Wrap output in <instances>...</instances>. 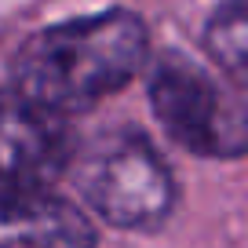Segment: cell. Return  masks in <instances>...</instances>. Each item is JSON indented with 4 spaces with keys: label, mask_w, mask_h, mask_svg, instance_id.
Here are the masks:
<instances>
[{
    "label": "cell",
    "mask_w": 248,
    "mask_h": 248,
    "mask_svg": "<svg viewBox=\"0 0 248 248\" xmlns=\"http://www.w3.org/2000/svg\"><path fill=\"white\" fill-rule=\"evenodd\" d=\"M70 157V135L59 113L18 92L0 95V190H44Z\"/></svg>",
    "instance_id": "obj_4"
},
{
    "label": "cell",
    "mask_w": 248,
    "mask_h": 248,
    "mask_svg": "<svg viewBox=\"0 0 248 248\" xmlns=\"http://www.w3.org/2000/svg\"><path fill=\"white\" fill-rule=\"evenodd\" d=\"M146 44L142 18L121 8L51 26L22 44L15 92L51 113L84 109L139 73Z\"/></svg>",
    "instance_id": "obj_1"
},
{
    "label": "cell",
    "mask_w": 248,
    "mask_h": 248,
    "mask_svg": "<svg viewBox=\"0 0 248 248\" xmlns=\"http://www.w3.org/2000/svg\"><path fill=\"white\" fill-rule=\"evenodd\" d=\"M0 248H95V230L47 186L0 190Z\"/></svg>",
    "instance_id": "obj_5"
},
{
    "label": "cell",
    "mask_w": 248,
    "mask_h": 248,
    "mask_svg": "<svg viewBox=\"0 0 248 248\" xmlns=\"http://www.w3.org/2000/svg\"><path fill=\"white\" fill-rule=\"evenodd\" d=\"M204 44H208L212 59L230 70L233 77L245 73L248 62V18H245V0H226L223 8L212 15L208 33H204Z\"/></svg>",
    "instance_id": "obj_6"
},
{
    "label": "cell",
    "mask_w": 248,
    "mask_h": 248,
    "mask_svg": "<svg viewBox=\"0 0 248 248\" xmlns=\"http://www.w3.org/2000/svg\"><path fill=\"white\" fill-rule=\"evenodd\" d=\"M150 102L164 132L179 146L208 157L245 154L248 128L241 102H230L201 66H194L179 51L157 59L150 77Z\"/></svg>",
    "instance_id": "obj_2"
},
{
    "label": "cell",
    "mask_w": 248,
    "mask_h": 248,
    "mask_svg": "<svg viewBox=\"0 0 248 248\" xmlns=\"http://www.w3.org/2000/svg\"><path fill=\"white\" fill-rule=\"evenodd\" d=\"M92 208L113 226H154L171 212L175 183L168 164L139 135L109 139L80 171Z\"/></svg>",
    "instance_id": "obj_3"
}]
</instances>
